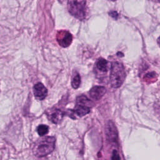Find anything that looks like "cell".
Returning <instances> with one entry per match:
<instances>
[{
    "label": "cell",
    "mask_w": 160,
    "mask_h": 160,
    "mask_svg": "<svg viewBox=\"0 0 160 160\" xmlns=\"http://www.w3.org/2000/svg\"><path fill=\"white\" fill-rule=\"evenodd\" d=\"M56 139L53 136H45L38 139L34 144L33 153L38 157H44L51 153L55 148Z\"/></svg>",
    "instance_id": "cell-1"
},
{
    "label": "cell",
    "mask_w": 160,
    "mask_h": 160,
    "mask_svg": "<svg viewBox=\"0 0 160 160\" xmlns=\"http://www.w3.org/2000/svg\"><path fill=\"white\" fill-rule=\"evenodd\" d=\"M126 78V71L123 64L119 62H113L111 64L109 80L112 88H118L123 83Z\"/></svg>",
    "instance_id": "cell-2"
},
{
    "label": "cell",
    "mask_w": 160,
    "mask_h": 160,
    "mask_svg": "<svg viewBox=\"0 0 160 160\" xmlns=\"http://www.w3.org/2000/svg\"><path fill=\"white\" fill-rule=\"evenodd\" d=\"M86 0H68L69 12L74 18L82 20L86 16Z\"/></svg>",
    "instance_id": "cell-3"
},
{
    "label": "cell",
    "mask_w": 160,
    "mask_h": 160,
    "mask_svg": "<svg viewBox=\"0 0 160 160\" xmlns=\"http://www.w3.org/2000/svg\"><path fill=\"white\" fill-rule=\"evenodd\" d=\"M105 134L108 141L111 142H116L118 137V132L113 121L109 120L106 124Z\"/></svg>",
    "instance_id": "cell-4"
},
{
    "label": "cell",
    "mask_w": 160,
    "mask_h": 160,
    "mask_svg": "<svg viewBox=\"0 0 160 160\" xmlns=\"http://www.w3.org/2000/svg\"><path fill=\"white\" fill-rule=\"evenodd\" d=\"M56 39L61 46L63 48H67L72 42V36L71 34L68 31H60L57 34Z\"/></svg>",
    "instance_id": "cell-5"
},
{
    "label": "cell",
    "mask_w": 160,
    "mask_h": 160,
    "mask_svg": "<svg viewBox=\"0 0 160 160\" xmlns=\"http://www.w3.org/2000/svg\"><path fill=\"white\" fill-rule=\"evenodd\" d=\"M33 92L35 98L38 100H43L48 95L46 88L41 82H38L34 86Z\"/></svg>",
    "instance_id": "cell-6"
},
{
    "label": "cell",
    "mask_w": 160,
    "mask_h": 160,
    "mask_svg": "<svg viewBox=\"0 0 160 160\" xmlns=\"http://www.w3.org/2000/svg\"><path fill=\"white\" fill-rule=\"evenodd\" d=\"M106 92V89L104 87L96 86L90 89L89 96L94 100H99L105 94Z\"/></svg>",
    "instance_id": "cell-7"
},
{
    "label": "cell",
    "mask_w": 160,
    "mask_h": 160,
    "mask_svg": "<svg viewBox=\"0 0 160 160\" xmlns=\"http://www.w3.org/2000/svg\"><path fill=\"white\" fill-rule=\"evenodd\" d=\"M90 112V108L88 104L77 103L74 109V113L79 117L84 116Z\"/></svg>",
    "instance_id": "cell-8"
},
{
    "label": "cell",
    "mask_w": 160,
    "mask_h": 160,
    "mask_svg": "<svg viewBox=\"0 0 160 160\" xmlns=\"http://www.w3.org/2000/svg\"><path fill=\"white\" fill-rule=\"evenodd\" d=\"M64 112L59 109H55L49 114H48L49 119L54 124H59L61 122L63 117Z\"/></svg>",
    "instance_id": "cell-9"
},
{
    "label": "cell",
    "mask_w": 160,
    "mask_h": 160,
    "mask_svg": "<svg viewBox=\"0 0 160 160\" xmlns=\"http://www.w3.org/2000/svg\"><path fill=\"white\" fill-rule=\"evenodd\" d=\"M97 68L102 72H106L108 69V62L103 58H100L96 62Z\"/></svg>",
    "instance_id": "cell-10"
},
{
    "label": "cell",
    "mask_w": 160,
    "mask_h": 160,
    "mask_svg": "<svg viewBox=\"0 0 160 160\" xmlns=\"http://www.w3.org/2000/svg\"><path fill=\"white\" fill-rule=\"evenodd\" d=\"M37 132L40 136H43L48 133L49 128L46 124H40L37 128Z\"/></svg>",
    "instance_id": "cell-11"
},
{
    "label": "cell",
    "mask_w": 160,
    "mask_h": 160,
    "mask_svg": "<svg viewBox=\"0 0 160 160\" xmlns=\"http://www.w3.org/2000/svg\"><path fill=\"white\" fill-rule=\"evenodd\" d=\"M81 84V77L80 75L77 73L72 78L71 86L74 89H78Z\"/></svg>",
    "instance_id": "cell-12"
},
{
    "label": "cell",
    "mask_w": 160,
    "mask_h": 160,
    "mask_svg": "<svg viewBox=\"0 0 160 160\" xmlns=\"http://www.w3.org/2000/svg\"><path fill=\"white\" fill-rule=\"evenodd\" d=\"M156 74L154 72H150L146 74L144 76V80H149V79H151L153 78L156 79Z\"/></svg>",
    "instance_id": "cell-13"
},
{
    "label": "cell",
    "mask_w": 160,
    "mask_h": 160,
    "mask_svg": "<svg viewBox=\"0 0 160 160\" xmlns=\"http://www.w3.org/2000/svg\"><path fill=\"white\" fill-rule=\"evenodd\" d=\"M111 160H121L120 156L116 150H114L112 153Z\"/></svg>",
    "instance_id": "cell-14"
},
{
    "label": "cell",
    "mask_w": 160,
    "mask_h": 160,
    "mask_svg": "<svg viewBox=\"0 0 160 160\" xmlns=\"http://www.w3.org/2000/svg\"><path fill=\"white\" fill-rule=\"evenodd\" d=\"M109 15L112 17V18H114V19H117L118 17V13L115 11H110L109 12Z\"/></svg>",
    "instance_id": "cell-15"
},
{
    "label": "cell",
    "mask_w": 160,
    "mask_h": 160,
    "mask_svg": "<svg viewBox=\"0 0 160 160\" xmlns=\"http://www.w3.org/2000/svg\"><path fill=\"white\" fill-rule=\"evenodd\" d=\"M117 55H118V56H120V57H122V56H124L123 53H122V52H118L117 53Z\"/></svg>",
    "instance_id": "cell-16"
},
{
    "label": "cell",
    "mask_w": 160,
    "mask_h": 160,
    "mask_svg": "<svg viewBox=\"0 0 160 160\" xmlns=\"http://www.w3.org/2000/svg\"><path fill=\"white\" fill-rule=\"evenodd\" d=\"M157 42H158V44L159 45V46H160V36L158 38V40H157Z\"/></svg>",
    "instance_id": "cell-17"
},
{
    "label": "cell",
    "mask_w": 160,
    "mask_h": 160,
    "mask_svg": "<svg viewBox=\"0 0 160 160\" xmlns=\"http://www.w3.org/2000/svg\"><path fill=\"white\" fill-rule=\"evenodd\" d=\"M59 1H60V2H62V1H64V0H59Z\"/></svg>",
    "instance_id": "cell-18"
},
{
    "label": "cell",
    "mask_w": 160,
    "mask_h": 160,
    "mask_svg": "<svg viewBox=\"0 0 160 160\" xmlns=\"http://www.w3.org/2000/svg\"><path fill=\"white\" fill-rule=\"evenodd\" d=\"M111 1H116V0H111Z\"/></svg>",
    "instance_id": "cell-19"
}]
</instances>
